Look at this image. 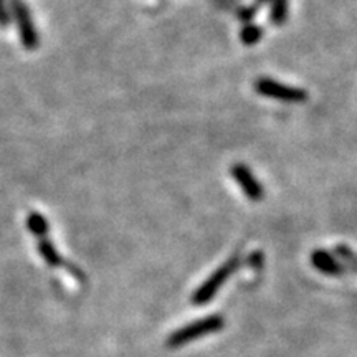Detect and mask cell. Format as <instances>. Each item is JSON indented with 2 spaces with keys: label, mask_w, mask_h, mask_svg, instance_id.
<instances>
[{
  "label": "cell",
  "mask_w": 357,
  "mask_h": 357,
  "mask_svg": "<svg viewBox=\"0 0 357 357\" xmlns=\"http://www.w3.org/2000/svg\"><path fill=\"white\" fill-rule=\"evenodd\" d=\"M223 326H225V319H223L220 314L205 316L202 319H197L194 321V323L182 326L177 331H174L171 336L167 337L166 344L167 347H171V349H177V347L189 344V342L195 341V339L222 331Z\"/></svg>",
  "instance_id": "cell-1"
},
{
  "label": "cell",
  "mask_w": 357,
  "mask_h": 357,
  "mask_svg": "<svg viewBox=\"0 0 357 357\" xmlns=\"http://www.w3.org/2000/svg\"><path fill=\"white\" fill-rule=\"evenodd\" d=\"M238 266H240V255H234L225 263H222V265L218 266L217 270L213 271V273L208 276V278L205 280L197 289H195V293L192 294V303H194L195 306L207 305V303L218 293V289L229 281V278L235 273Z\"/></svg>",
  "instance_id": "cell-2"
},
{
  "label": "cell",
  "mask_w": 357,
  "mask_h": 357,
  "mask_svg": "<svg viewBox=\"0 0 357 357\" xmlns=\"http://www.w3.org/2000/svg\"><path fill=\"white\" fill-rule=\"evenodd\" d=\"M12 17L19 29L20 43L25 50H37L40 45V35L35 29V22L32 19L30 8L24 0H10Z\"/></svg>",
  "instance_id": "cell-3"
},
{
  "label": "cell",
  "mask_w": 357,
  "mask_h": 357,
  "mask_svg": "<svg viewBox=\"0 0 357 357\" xmlns=\"http://www.w3.org/2000/svg\"><path fill=\"white\" fill-rule=\"evenodd\" d=\"M255 89L258 95L284 102H303L307 100V93L305 89L288 86V84L278 83L271 78H258Z\"/></svg>",
  "instance_id": "cell-4"
},
{
  "label": "cell",
  "mask_w": 357,
  "mask_h": 357,
  "mask_svg": "<svg viewBox=\"0 0 357 357\" xmlns=\"http://www.w3.org/2000/svg\"><path fill=\"white\" fill-rule=\"evenodd\" d=\"M230 174L231 177H234V181L238 184L240 189L243 190V194L247 195L248 200H252V202H260L265 192H263V187L260 182L257 181V177L253 176V172L250 171L245 164H234L230 169Z\"/></svg>",
  "instance_id": "cell-5"
},
{
  "label": "cell",
  "mask_w": 357,
  "mask_h": 357,
  "mask_svg": "<svg viewBox=\"0 0 357 357\" xmlns=\"http://www.w3.org/2000/svg\"><path fill=\"white\" fill-rule=\"evenodd\" d=\"M311 265L318 271H321V273L328 276H339L344 273V266L336 260V257H334L333 253H329L328 250L323 248L312 252Z\"/></svg>",
  "instance_id": "cell-6"
},
{
  "label": "cell",
  "mask_w": 357,
  "mask_h": 357,
  "mask_svg": "<svg viewBox=\"0 0 357 357\" xmlns=\"http://www.w3.org/2000/svg\"><path fill=\"white\" fill-rule=\"evenodd\" d=\"M37 248H38L40 257L43 258L45 263H47L48 266H52V268H56V266H61V265L70 266L68 263H65L63 258L60 257V253L56 252L55 245H53L48 238H42V240H38Z\"/></svg>",
  "instance_id": "cell-7"
},
{
  "label": "cell",
  "mask_w": 357,
  "mask_h": 357,
  "mask_svg": "<svg viewBox=\"0 0 357 357\" xmlns=\"http://www.w3.org/2000/svg\"><path fill=\"white\" fill-rule=\"evenodd\" d=\"M26 229L30 230V234L37 236L38 240L47 238L48 231H50V225H48V220L45 218L42 213L32 212L29 217H26Z\"/></svg>",
  "instance_id": "cell-8"
},
{
  "label": "cell",
  "mask_w": 357,
  "mask_h": 357,
  "mask_svg": "<svg viewBox=\"0 0 357 357\" xmlns=\"http://www.w3.org/2000/svg\"><path fill=\"white\" fill-rule=\"evenodd\" d=\"M261 35H263V30L260 29V26L253 25V24H247L242 29V32H240V38H242L243 45H247V47H252V45L260 42Z\"/></svg>",
  "instance_id": "cell-9"
},
{
  "label": "cell",
  "mask_w": 357,
  "mask_h": 357,
  "mask_svg": "<svg viewBox=\"0 0 357 357\" xmlns=\"http://www.w3.org/2000/svg\"><path fill=\"white\" fill-rule=\"evenodd\" d=\"M271 2V22L281 25L288 17V0H270Z\"/></svg>",
  "instance_id": "cell-10"
},
{
  "label": "cell",
  "mask_w": 357,
  "mask_h": 357,
  "mask_svg": "<svg viewBox=\"0 0 357 357\" xmlns=\"http://www.w3.org/2000/svg\"><path fill=\"white\" fill-rule=\"evenodd\" d=\"M12 24V13L8 10L6 0H0V29L7 30Z\"/></svg>",
  "instance_id": "cell-11"
}]
</instances>
